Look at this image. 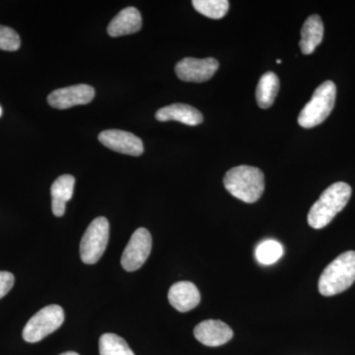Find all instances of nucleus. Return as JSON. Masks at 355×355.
<instances>
[{"label": "nucleus", "instance_id": "1", "mask_svg": "<svg viewBox=\"0 0 355 355\" xmlns=\"http://www.w3.org/2000/svg\"><path fill=\"white\" fill-rule=\"evenodd\" d=\"M350 197L352 188L349 184L338 182L331 184L311 207L308 214V223L311 227L322 229L329 225L336 214L345 209Z\"/></svg>", "mask_w": 355, "mask_h": 355}, {"label": "nucleus", "instance_id": "2", "mask_svg": "<svg viewBox=\"0 0 355 355\" xmlns=\"http://www.w3.org/2000/svg\"><path fill=\"white\" fill-rule=\"evenodd\" d=\"M223 183L229 193L247 203L260 200L265 191L263 173L252 166H238L229 170Z\"/></svg>", "mask_w": 355, "mask_h": 355}, {"label": "nucleus", "instance_id": "3", "mask_svg": "<svg viewBox=\"0 0 355 355\" xmlns=\"http://www.w3.org/2000/svg\"><path fill=\"white\" fill-rule=\"evenodd\" d=\"M355 282V252L340 254L324 268L320 277V293L326 297L336 295L349 289Z\"/></svg>", "mask_w": 355, "mask_h": 355}, {"label": "nucleus", "instance_id": "4", "mask_svg": "<svg viewBox=\"0 0 355 355\" xmlns=\"http://www.w3.org/2000/svg\"><path fill=\"white\" fill-rule=\"evenodd\" d=\"M336 87L333 81L322 83L298 116L300 127L312 128L321 125L335 107Z\"/></svg>", "mask_w": 355, "mask_h": 355}, {"label": "nucleus", "instance_id": "5", "mask_svg": "<svg viewBox=\"0 0 355 355\" xmlns=\"http://www.w3.org/2000/svg\"><path fill=\"white\" fill-rule=\"evenodd\" d=\"M64 321V312L60 306L49 305L40 310L28 321L23 330L27 343H38L58 330Z\"/></svg>", "mask_w": 355, "mask_h": 355}, {"label": "nucleus", "instance_id": "6", "mask_svg": "<svg viewBox=\"0 0 355 355\" xmlns=\"http://www.w3.org/2000/svg\"><path fill=\"white\" fill-rule=\"evenodd\" d=\"M110 224L106 217H97L86 229L80 243V256L83 263L94 265L100 260L108 245Z\"/></svg>", "mask_w": 355, "mask_h": 355}, {"label": "nucleus", "instance_id": "7", "mask_svg": "<svg viewBox=\"0 0 355 355\" xmlns=\"http://www.w3.org/2000/svg\"><path fill=\"white\" fill-rule=\"evenodd\" d=\"M153 248V238L146 228H139L130 237L121 256V266L128 272H135L144 265Z\"/></svg>", "mask_w": 355, "mask_h": 355}, {"label": "nucleus", "instance_id": "8", "mask_svg": "<svg viewBox=\"0 0 355 355\" xmlns=\"http://www.w3.org/2000/svg\"><path fill=\"white\" fill-rule=\"evenodd\" d=\"M218 67V62L214 58H186L178 62L175 71L181 80L200 83L209 80Z\"/></svg>", "mask_w": 355, "mask_h": 355}, {"label": "nucleus", "instance_id": "9", "mask_svg": "<svg viewBox=\"0 0 355 355\" xmlns=\"http://www.w3.org/2000/svg\"><path fill=\"white\" fill-rule=\"evenodd\" d=\"M94 97L95 90L92 86L79 84L53 91L49 95L48 102L53 108L65 110L78 105L89 104Z\"/></svg>", "mask_w": 355, "mask_h": 355}, {"label": "nucleus", "instance_id": "10", "mask_svg": "<svg viewBox=\"0 0 355 355\" xmlns=\"http://www.w3.org/2000/svg\"><path fill=\"white\" fill-rule=\"evenodd\" d=\"M99 140L103 146L127 155L140 156L144 151L142 140L133 133L125 130H104L100 133Z\"/></svg>", "mask_w": 355, "mask_h": 355}, {"label": "nucleus", "instance_id": "11", "mask_svg": "<svg viewBox=\"0 0 355 355\" xmlns=\"http://www.w3.org/2000/svg\"><path fill=\"white\" fill-rule=\"evenodd\" d=\"M193 334L198 342L207 347H220L233 338L232 329L218 320L202 321L196 327Z\"/></svg>", "mask_w": 355, "mask_h": 355}, {"label": "nucleus", "instance_id": "12", "mask_svg": "<svg viewBox=\"0 0 355 355\" xmlns=\"http://www.w3.org/2000/svg\"><path fill=\"white\" fill-rule=\"evenodd\" d=\"M170 304L184 313L195 309L200 302V293L198 287L190 282H180L173 284L168 293Z\"/></svg>", "mask_w": 355, "mask_h": 355}, {"label": "nucleus", "instance_id": "13", "mask_svg": "<svg viewBox=\"0 0 355 355\" xmlns=\"http://www.w3.org/2000/svg\"><path fill=\"white\" fill-rule=\"evenodd\" d=\"M159 121H177L184 125H195L202 123V114L198 109L186 104H173L158 110L155 114Z\"/></svg>", "mask_w": 355, "mask_h": 355}, {"label": "nucleus", "instance_id": "14", "mask_svg": "<svg viewBox=\"0 0 355 355\" xmlns=\"http://www.w3.org/2000/svg\"><path fill=\"white\" fill-rule=\"evenodd\" d=\"M142 19L140 12L135 7L123 9L108 26V34L111 37L127 36L140 31Z\"/></svg>", "mask_w": 355, "mask_h": 355}, {"label": "nucleus", "instance_id": "15", "mask_svg": "<svg viewBox=\"0 0 355 355\" xmlns=\"http://www.w3.org/2000/svg\"><path fill=\"white\" fill-rule=\"evenodd\" d=\"M76 178L71 175H62L51 184V209L57 217H62L65 212V205L73 195Z\"/></svg>", "mask_w": 355, "mask_h": 355}, {"label": "nucleus", "instance_id": "16", "mask_svg": "<svg viewBox=\"0 0 355 355\" xmlns=\"http://www.w3.org/2000/svg\"><path fill=\"white\" fill-rule=\"evenodd\" d=\"M324 38V24L319 15H312L306 19L301 30V40L299 42L303 55H311Z\"/></svg>", "mask_w": 355, "mask_h": 355}, {"label": "nucleus", "instance_id": "17", "mask_svg": "<svg viewBox=\"0 0 355 355\" xmlns=\"http://www.w3.org/2000/svg\"><path fill=\"white\" fill-rule=\"evenodd\" d=\"M279 90V79L273 72H266L261 77L256 90L257 102L261 109L272 106Z\"/></svg>", "mask_w": 355, "mask_h": 355}, {"label": "nucleus", "instance_id": "18", "mask_svg": "<svg viewBox=\"0 0 355 355\" xmlns=\"http://www.w3.org/2000/svg\"><path fill=\"white\" fill-rule=\"evenodd\" d=\"M100 355H135L127 342L114 334H104L99 340Z\"/></svg>", "mask_w": 355, "mask_h": 355}, {"label": "nucleus", "instance_id": "19", "mask_svg": "<svg viewBox=\"0 0 355 355\" xmlns=\"http://www.w3.org/2000/svg\"><path fill=\"white\" fill-rule=\"evenodd\" d=\"M191 3L198 13L210 19H221L229 10L227 0H193Z\"/></svg>", "mask_w": 355, "mask_h": 355}, {"label": "nucleus", "instance_id": "20", "mask_svg": "<svg viewBox=\"0 0 355 355\" xmlns=\"http://www.w3.org/2000/svg\"><path fill=\"white\" fill-rule=\"evenodd\" d=\"M284 246L275 240H266L256 249V258L263 266L277 263L284 256Z\"/></svg>", "mask_w": 355, "mask_h": 355}, {"label": "nucleus", "instance_id": "21", "mask_svg": "<svg viewBox=\"0 0 355 355\" xmlns=\"http://www.w3.org/2000/svg\"><path fill=\"white\" fill-rule=\"evenodd\" d=\"M19 35L11 28L0 25V50L14 51L20 48Z\"/></svg>", "mask_w": 355, "mask_h": 355}, {"label": "nucleus", "instance_id": "22", "mask_svg": "<svg viewBox=\"0 0 355 355\" xmlns=\"http://www.w3.org/2000/svg\"><path fill=\"white\" fill-rule=\"evenodd\" d=\"M15 282L14 275L9 272H0V299L11 291Z\"/></svg>", "mask_w": 355, "mask_h": 355}, {"label": "nucleus", "instance_id": "23", "mask_svg": "<svg viewBox=\"0 0 355 355\" xmlns=\"http://www.w3.org/2000/svg\"><path fill=\"white\" fill-rule=\"evenodd\" d=\"M60 355H79V354H77V352H64V354H62Z\"/></svg>", "mask_w": 355, "mask_h": 355}, {"label": "nucleus", "instance_id": "24", "mask_svg": "<svg viewBox=\"0 0 355 355\" xmlns=\"http://www.w3.org/2000/svg\"><path fill=\"white\" fill-rule=\"evenodd\" d=\"M277 64H282V60H277Z\"/></svg>", "mask_w": 355, "mask_h": 355}, {"label": "nucleus", "instance_id": "25", "mask_svg": "<svg viewBox=\"0 0 355 355\" xmlns=\"http://www.w3.org/2000/svg\"><path fill=\"white\" fill-rule=\"evenodd\" d=\"M1 114H2V110H1V107H0V116H1Z\"/></svg>", "mask_w": 355, "mask_h": 355}]
</instances>
